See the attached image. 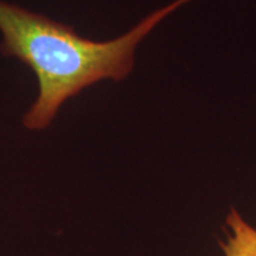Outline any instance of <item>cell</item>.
Wrapping results in <instances>:
<instances>
[{"instance_id":"1","label":"cell","mask_w":256,"mask_h":256,"mask_svg":"<svg viewBox=\"0 0 256 256\" xmlns=\"http://www.w3.org/2000/svg\"><path fill=\"white\" fill-rule=\"evenodd\" d=\"M190 2L174 0L124 34L98 42L81 36L68 24L0 0V51L24 63L37 80V96L23 115V126L46 130L62 106L86 88L104 80L126 78L134 68L138 46L162 20Z\"/></svg>"},{"instance_id":"2","label":"cell","mask_w":256,"mask_h":256,"mask_svg":"<svg viewBox=\"0 0 256 256\" xmlns=\"http://www.w3.org/2000/svg\"><path fill=\"white\" fill-rule=\"evenodd\" d=\"M220 247L223 256H256V228L235 208L226 217V232Z\"/></svg>"}]
</instances>
